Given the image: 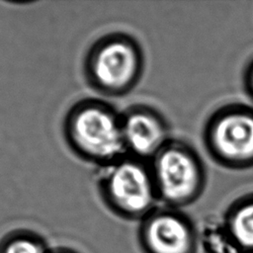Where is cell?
<instances>
[{"instance_id": "obj_1", "label": "cell", "mask_w": 253, "mask_h": 253, "mask_svg": "<svg viewBox=\"0 0 253 253\" xmlns=\"http://www.w3.org/2000/svg\"><path fill=\"white\" fill-rule=\"evenodd\" d=\"M61 133L80 160L102 167L126 154L122 112L100 97H84L65 112Z\"/></svg>"}, {"instance_id": "obj_2", "label": "cell", "mask_w": 253, "mask_h": 253, "mask_svg": "<svg viewBox=\"0 0 253 253\" xmlns=\"http://www.w3.org/2000/svg\"><path fill=\"white\" fill-rule=\"evenodd\" d=\"M145 71V53L131 34L113 31L98 37L86 50L82 73L91 90L103 97L130 93Z\"/></svg>"}, {"instance_id": "obj_3", "label": "cell", "mask_w": 253, "mask_h": 253, "mask_svg": "<svg viewBox=\"0 0 253 253\" xmlns=\"http://www.w3.org/2000/svg\"><path fill=\"white\" fill-rule=\"evenodd\" d=\"M201 139L217 166L232 171L253 168V105L238 101L218 105L205 119Z\"/></svg>"}, {"instance_id": "obj_4", "label": "cell", "mask_w": 253, "mask_h": 253, "mask_svg": "<svg viewBox=\"0 0 253 253\" xmlns=\"http://www.w3.org/2000/svg\"><path fill=\"white\" fill-rule=\"evenodd\" d=\"M98 194L116 214L143 219L159 202L148 161L127 153L98 168Z\"/></svg>"}, {"instance_id": "obj_5", "label": "cell", "mask_w": 253, "mask_h": 253, "mask_svg": "<svg viewBox=\"0 0 253 253\" xmlns=\"http://www.w3.org/2000/svg\"><path fill=\"white\" fill-rule=\"evenodd\" d=\"M159 202L179 209L201 198L208 184L206 164L189 141L172 137L149 161Z\"/></svg>"}, {"instance_id": "obj_6", "label": "cell", "mask_w": 253, "mask_h": 253, "mask_svg": "<svg viewBox=\"0 0 253 253\" xmlns=\"http://www.w3.org/2000/svg\"><path fill=\"white\" fill-rule=\"evenodd\" d=\"M122 132L126 153L148 162L173 137L167 118L142 103L122 112Z\"/></svg>"}, {"instance_id": "obj_7", "label": "cell", "mask_w": 253, "mask_h": 253, "mask_svg": "<svg viewBox=\"0 0 253 253\" xmlns=\"http://www.w3.org/2000/svg\"><path fill=\"white\" fill-rule=\"evenodd\" d=\"M141 238L150 253H188L193 229L178 209L156 208L142 219Z\"/></svg>"}, {"instance_id": "obj_8", "label": "cell", "mask_w": 253, "mask_h": 253, "mask_svg": "<svg viewBox=\"0 0 253 253\" xmlns=\"http://www.w3.org/2000/svg\"><path fill=\"white\" fill-rule=\"evenodd\" d=\"M225 227L239 245L253 249V192L241 195L228 206Z\"/></svg>"}, {"instance_id": "obj_9", "label": "cell", "mask_w": 253, "mask_h": 253, "mask_svg": "<svg viewBox=\"0 0 253 253\" xmlns=\"http://www.w3.org/2000/svg\"><path fill=\"white\" fill-rule=\"evenodd\" d=\"M42 245L30 235H17L5 243L2 253H45Z\"/></svg>"}, {"instance_id": "obj_10", "label": "cell", "mask_w": 253, "mask_h": 253, "mask_svg": "<svg viewBox=\"0 0 253 253\" xmlns=\"http://www.w3.org/2000/svg\"><path fill=\"white\" fill-rule=\"evenodd\" d=\"M242 89L253 105V55L247 60L241 75Z\"/></svg>"}]
</instances>
